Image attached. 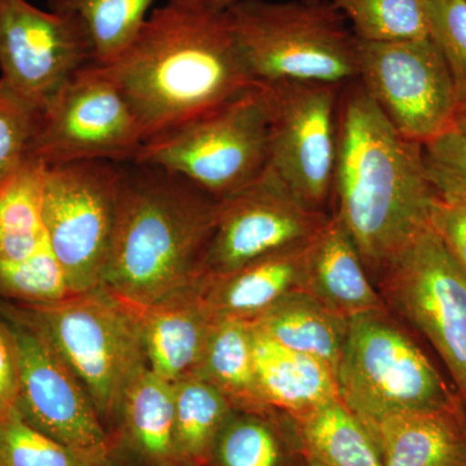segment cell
<instances>
[{"label": "cell", "mask_w": 466, "mask_h": 466, "mask_svg": "<svg viewBox=\"0 0 466 466\" xmlns=\"http://www.w3.org/2000/svg\"><path fill=\"white\" fill-rule=\"evenodd\" d=\"M269 99L268 167L315 210L332 201L343 86L265 85Z\"/></svg>", "instance_id": "12"}, {"label": "cell", "mask_w": 466, "mask_h": 466, "mask_svg": "<svg viewBox=\"0 0 466 466\" xmlns=\"http://www.w3.org/2000/svg\"><path fill=\"white\" fill-rule=\"evenodd\" d=\"M238 410H263L254 366V328L248 320L217 318L196 372Z\"/></svg>", "instance_id": "22"}, {"label": "cell", "mask_w": 466, "mask_h": 466, "mask_svg": "<svg viewBox=\"0 0 466 466\" xmlns=\"http://www.w3.org/2000/svg\"><path fill=\"white\" fill-rule=\"evenodd\" d=\"M0 296L24 306H45L75 296L50 245L21 259L0 258Z\"/></svg>", "instance_id": "30"}, {"label": "cell", "mask_w": 466, "mask_h": 466, "mask_svg": "<svg viewBox=\"0 0 466 466\" xmlns=\"http://www.w3.org/2000/svg\"><path fill=\"white\" fill-rule=\"evenodd\" d=\"M198 280L143 311L147 364L170 382L198 370L216 321Z\"/></svg>", "instance_id": "16"}, {"label": "cell", "mask_w": 466, "mask_h": 466, "mask_svg": "<svg viewBox=\"0 0 466 466\" xmlns=\"http://www.w3.org/2000/svg\"><path fill=\"white\" fill-rule=\"evenodd\" d=\"M142 128L103 66L76 73L39 116L29 157L46 167L78 161L134 162Z\"/></svg>", "instance_id": "10"}, {"label": "cell", "mask_w": 466, "mask_h": 466, "mask_svg": "<svg viewBox=\"0 0 466 466\" xmlns=\"http://www.w3.org/2000/svg\"><path fill=\"white\" fill-rule=\"evenodd\" d=\"M309 242L253 260L228 274L198 278L214 317L251 321L288 294L302 291Z\"/></svg>", "instance_id": "18"}, {"label": "cell", "mask_w": 466, "mask_h": 466, "mask_svg": "<svg viewBox=\"0 0 466 466\" xmlns=\"http://www.w3.org/2000/svg\"><path fill=\"white\" fill-rule=\"evenodd\" d=\"M332 198L333 216L379 275L431 226L437 193L421 144L401 137L359 81L341 91Z\"/></svg>", "instance_id": "1"}, {"label": "cell", "mask_w": 466, "mask_h": 466, "mask_svg": "<svg viewBox=\"0 0 466 466\" xmlns=\"http://www.w3.org/2000/svg\"><path fill=\"white\" fill-rule=\"evenodd\" d=\"M254 366L263 406L294 419L339 398L332 368L320 359L279 345L256 328Z\"/></svg>", "instance_id": "19"}, {"label": "cell", "mask_w": 466, "mask_h": 466, "mask_svg": "<svg viewBox=\"0 0 466 466\" xmlns=\"http://www.w3.org/2000/svg\"><path fill=\"white\" fill-rule=\"evenodd\" d=\"M302 291L346 319L386 309L357 245L333 214L309 242Z\"/></svg>", "instance_id": "17"}, {"label": "cell", "mask_w": 466, "mask_h": 466, "mask_svg": "<svg viewBox=\"0 0 466 466\" xmlns=\"http://www.w3.org/2000/svg\"><path fill=\"white\" fill-rule=\"evenodd\" d=\"M0 466H99L42 433L18 410L0 419Z\"/></svg>", "instance_id": "31"}, {"label": "cell", "mask_w": 466, "mask_h": 466, "mask_svg": "<svg viewBox=\"0 0 466 466\" xmlns=\"http://www.w3.org/2000/svg\"><path fill=\"white\" fill-rule=\"evenodd\" d=\"M306 2H317V0H306Z\"/></svg>", "instance_id": "41"}, {"label": "cell", "mask_w": 466, "mask_h": 466, "mask_svg": "<svg viewBox=\"0 0 466 466\" xmlns=\"http://www.w3.org/2000/svg\"><path fill=\"white\" fill-rule=\"evenodd\" d=\"M268 126V92L256 84L152 137L134 162L174 171L220 200L266 170Z\"/></svg>", "instance_id": "7"}, {"label": "cell", "mask_w": 466, "mask_h": 466, "mask_svg": "<svg viewBox=\"0 0 466 466\" xmlns=\"http://www.w3.org/2000/svg\"><path fill=\"white\" fill-rule=\"evenodd\" d=\"M231 413L218 435L217 456L222 466H288L291 443L271 419L274 408Z\"/></svg>", "instance_id": "28"}, {"label": "cell", "mask_w": 466, "mask_h": 466, "mask_svg": "<svg viewBox=\"0 0 466 466\" xmlns=\"http://www.w3.org/2000/svg\"><path fill=\"white\" fill-rule=\"evenodd\" d=\"M456 127L466 137V116H459L458 121H456Z\"/></svg>", "instance_id": "38"}, {"label": "cell", "mask_w": 466, "mask_h": 466, "mask_svg": "<svg viewBox=\"0 0 466 466\" xmlns=\"http://www.w3.org/2000/svg\"><path fill=\"white\" fill-rule=\"evenodd\" d=\"M460 404L388 417L370 429L383 466H453L466 458Z\"/></svg>", "instance_id": "20"}, {"label": "cell", "mask_w": 466, "mask_h": 466, "mask_svg": "<svg viewBox=\"0 0 466 466\" xmlns=\"http://www.w3.org/2000/svg\"><path fill=\"white\" fill-rule=\"evenodd\" d=\"M122 410L140 449L164 461L175 453L174 383L148 366L143 368L126 390Z\"/></svg>", "instance_id": "26"}, {"label": "cell", "mask_w": 466, "mask_h": 466, "mask_svg": "<svg viewBox=\"0 0 466 466\" xmlns=\"http://www.w3.org/2000/svg\"><path fill=\"white\" fill-rule=\"evenodd\" d=\"M352 23L366 42H398L431 36L428 0H323Z\"/></svg>", "instance_id": "29"}, {"label": "cell", "mask_w": 466, "mask_h": 466, "mask_svg": "<svg viewBox=\"0 0 466 466\" xmlns=\"http://www.w3.org/2000/svg\"><path fill=\"white\" fill-rule=\"evenodd\" d=\"M428 12L431 36L452 76L459 118L466 116V0H428Z\"/></svg>", "instance_id": "32"}, {"label": "cell", "mask_w": 466, "mask_h": 466, "mask_svg": "<svg viewBox=\"0 0 466 466\" xmlns=\"http://www.w3.org/2000/svg\"><path fill=\"white\" fill-rule=\"evenodd\" d=\"M355 45L357 81L401 137L425 146L456 127L452 76L431 36L398 42L355 36Z\"/></svg>", "instance_id": "8"}, {"label": "cell", "mask_w": 466, "mask_h": 466, "mask_svg": "<svg viewBox=\"0 0 466 466\" xmlns=\"http://www.w3.org/2000/svg\"><path fill=\"white\" fill-rule=\"evenodd\" d=\"M453 466H466V458H465L464 461L459 462V464H456Z\"/></svg>", "instance_id": "40"}, {"label": "cell", "mask_w": 466, "mask_h": 466, "mask_svg": "<svg viewBox=\"0 0 466 466\" xmlns=\"http://www.w3.org/2000/svg\"><path fill=\"white\" fill-rule=\"evenodd\" d=\"M309 458L323 466H383L372 435L341 400L297 419Z\"/></svg>", "instance_id": "24"}, {"label": "cell", "mask_w": 466, "mask_h": 466, "mask_svg": "<svg viewBox=\"0 0 466 466\" xmlns=\"http://www.w3.org/2000/svg\"><path fill=\"white\" fill-rule=\"evenodd\" d=\"M50 11L84 21L94 46V64L108 66L134 41L155 0H46Z\"/></svg>", "instance_id": "27"}, {"label": "cell", "mask_w": 466, "mask_h": 466, "mask_svg": "<svg viewBox=\"0 0 466 466\" xmlns=\"http://www.w3.org/2000/svg\"><path fill=\"white\" fill-rule=\"evenodd\" d=\"M100 66L127 100L144 143L256 85L226 12L200 14L170 0L153 9L113 63Z\"/></svg>", "instance_id": "2"}, {"label": "cell", "mask_w": 466, "mask_h": 466, "mask_svg": "<svg viewBox=\"0 0 466 466\" xmlns=\"http://www.w3.org/2000/svg\"><path fill=\"white\" fill-rule=\"evenodd\" d=\"M426 175L438 198L466 201V137L458 127L422 146Z\"/></svg>", "instance_id": "34"}, {"label": "cell", "mask_w": 466, "mask_h": 466, "mask_svg": "<svg viewBox=\"0 0 466 466\" xmlns=\"http://www.w3.org/2000/svg\"><path fill=\"white\" fill-rule=\"evenodd\" d=\"M389 302L449 368L466 401V271L428 227L381 274Z\"/></svg>", "instance_id": "11"}, {"label": "cell", "mask_w": 466, "mask_h": 466, "mask_svg": "<svg viewBox=\"0 0 466 466\" xmlns=\"http://www.w3.org/2000/svg\"><path fill=\"white\" fill-rule=\"evenodd\" d=\"M20 391V361L14 334L0 319V419L17 410Z\"/></svg>", "instance_id": "36"}, {"label": "cell", "mask_w": 466, "mask_h": 466, "mask_svg": "<svg viewBox=\"0 0 466 466\" xmlns=\"http://www.w3.org/2000/svg\"><path fill=\"white\" fill-rule=\"evenodd\" d=\"M251 324L279 345L320 359L337 372L349 319L334 314L306 291L288 294Z\"/></svg>", "instance_id": "21"}, {"label": "cell", "mask_w": 466, "mask_h": 466, "mask_svg": "<svg viewBox=\"0 0 466 466\" xmlns=\"http://www.w3.org/2000/svg\"><path fill=\"white\" fill-rule=\"evenodd\" d=\"M23 311L72 368L100 417L122 410L128 385L148 366L142 309L100 287Z\"/></svg>", "instance_id": "6"}, {"label": "cell", "mask_w": 466, "mask_h": 466, "mask_svg": "<svg viewBox=\"0 0 466 466\" xmlns=\"http://www.w3.org/2000/svg\"><path fill=\"white\" fill-rule=\"evenodd\" d=\"M330 216L305 204L268 167L220 198L198 278H214L311 241Z\"/></svg>", "instance_id": "14"}, {"label": "cell", "mask_w": 466, "mask_h": 466, "mask_svg": "<svg viewBox=\"0 0 466 466\" xmlns=\"http://www.w3.org/2000/svg\"><path fill=\"white\" fill-rule=\"evenodd\" d=\"M121 164L78 161L46 168L43 223L75 294L101 287L115 229Z\"/></svg>", "instance_id": "9"}, {"label": "cell", "mask_w": 466, "mask_h": 466, "mask_svg": "<svg viewBox=\"0 0 466 466\" xmlns=\"http://www.w3.org/2000/svg\"><path fill=\"white\" fill-rule=\"evenodd\" d=\"M41 113L0 78V186L29 157Z\"/></svg>", "instance_id": "33"}, {"label": "cell", "mask_w": 466, "mask_h": 466, "mask_svg": "<svg viewBox=\"0 0 466 466\" xmlns=\"http://www.w3.org/2000/svg\"><path fill=\"white\" fill-rule=\"evenodd\" d=\"M219 200L167 168L121 164L101 288L144 309L195 283Z\"/></svg>", "instance_id": "3"}, {"label": "cell", "mask_w": 466, "mask_h": 466, "mask_svg": "<svg viewBox=\"0 0 466 466\" xmlns=\"http://www.w3.org/2000/svg\"><path fill=\"white\" fill-rule=\"evenodd\" d=\"M175 453L184 459H204L216 446L233 410L232 401L198 373L174 383Z\"/></svg>", "instance_id": "25"}, {"label": "cell", "mask_w": 466, "mask_h": 466, "mask_svg": "<svg viewBox=\"0 0 466 466\" xmlns=\"http://www.w3.org/2000/svg\"><path fill=\"white\" fill-rule=\"evenodd\" d=\"M20 361L17 410L52 440L103 465L109 441L78 377L23 309L5 312Z\"/></svg>", "instance_id": "13"}, {"label": "cell", "mask_w": 466, "mask_h": 466, "mask_svg": "<svg viewBox=\"0 0 466 466\" xmlns=\"http://www.w3.org/2000/svg\"><path fill=\"white\" fill-rule=\"evenodd\" d=\"M336 380L339 400L368 431L388 417L460 404L386 309L349 319Z\"/></svg>", "instance_id": "5"}, {"label": "cell", "mask_w": 466, "mask_h": 466, "mask_svg": "<svg viewBox=\"0 0 466 466\" xmlns=\"http://www.w3.org/2000/svg\"><path fill=\"white\" fill-rule=\"evenodd\" d=\"M94 63V46L76 15L43 11L27 0H0V78L38 110Z\"/></svg>", "instance_id": "15"}, {"label": "cell", "mask_w": 466, "mask_h": 466, "mask_svg": "<svg viewBox=\"0 0 466 466\" xmlns=\"http://www.w3.org/2000/svg\"><path fill=\"white\" fill-rule=\"evenodd\" d=\"M251 79L259 85L319 82L345 86L359 76L355 35L323 0H242L226 12Z\"/></svg>", "instance_id": "4"}, {"label": "cell", "mask_w": 466, "mask_h": 466, "mask_svg": "<svg viewBox=\"0 0 466 466\" xmlns=\"http://www.w3.org/2000/svg\"><path fill=\"white\" fill-rule=\"evenodd\" d=\"M431 227L466 271V201L435 198Z\"/></svg>", "instance_id": "35"}, {"label": "cell", "mask_w": 466, "mask_h": 466, "mask_svg": "<svg viewBox=\"0 0 466 466\" xmlns=\"http://www.w3.org/2000/svg\"><path fill=\"white\" fill-rule=\"evenodd\" d=\"M46 167L27 157L0 186V258L21 259L47 244L43 223Z\"/></svg>", "instance_id": "23"}, {"label": "cell", "mask_w": 466, "mask_h": 466, "mask_svg": "<svg viewBox=\"0 0 466 466\" xmlns=\"http://www.w3.org/2000/svg\"><path fill=\"white\" fill-rule=\"evenodd\" d=\"M170 2L200 14L220 15L225 14L242 0H170Z\"/></svg>", "instance_id": "37"}, {"label": "cell", "mask_w": 466, "mask_h": 466, "mask_svg": "<svg viewBox=\"0 0 466 466\" xmlns=\"http://www.w3.org/2000/svg\"><path fill=\"white\" fill-rule=\"evenodd\" d=\"M309 466H323L320 462H318L317 460L309 458Z\"/></svg>", "instance_id": "39"}]
</instances>
